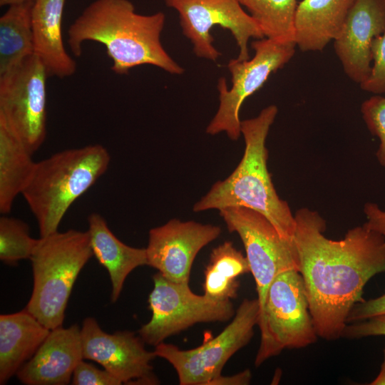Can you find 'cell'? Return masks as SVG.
Returning a JSON list of instances; mask_svg holds the SVG:
<instances>
[{
  "label": "cell",
  "mask_w": 385,
  "mask_h": 385,
  "mask_svg": "<svg viewBox=\"0 0 385 385\" xmlns=\"http://www.w3.org/2000/svg\"><path fill=\"white\" fill-rule=\"evenodd\" d=\"M294 219L293 242L316 332L324 339H337L354 306L364 300L366 283L385 273V237L364 223L342 240L329 239L326 221L306 207Z\"/></svg>",
  "instance_id": "cell-1"
},
{
  "label": "cell",
  "mask_w": 385,
  "mask_h": 385,
  "mask_svg": "<svg viewBox=\"0 0 385 385\" xmlns=\"http://www.w3.org/2000/svg\"><path fill=\"white\" fill-rule=\"evenodd\" d=\"M165 23L163 12L139 14L130 0H95L71 24L67 41L77 57L87 41L104 45L113 61L111 70L117 74L150 65L180 75L184 68L169 55L160 41Z\"/></svg>",
  "instance_id": "cell-2"
},
{
  "label": "cell",
  "mask_w": 385,
  "mask_h": 385,
  "mask_svg": "<svg viewBox=\"0 0 385 385\" xmlns=\"http://www.w3.org/2000/svg\"><path fill=\"white\" fill-rule=\"evenodd\" d=\"M277 113V107L270 105L256 117L241 121L245 148L240 163L226 179L212 186L194 205L193 211L247 207L264 215L283 239L292 242L294 215L277 195L267 168L266 139Z\"/></svg>",
  "instance_id": "cell-3"
},
{
  "label": "cell",
  "mask_w": 385,
  "mask_h": 385,
  "mask_svg": "<svg viewBox=\"0 0 385 385\" xmlns=\"http://www.w3.org/2000/svg\"><path fill=\"white\" fill-rule=\"evenodd\" d=\"M111 161L100 144L57 152L35 163L22 195L41 237L56 231L71 205L106 173Z\"/></svg>",
  "instance_id": "cell-4"
},
{
  "label": "cell",
  "mask_w": 385,
  "mask_h": 385,
  "mask_svg": "<svg viewBox=\"0 0 385 385\" xmlns=\"http://www.w3.org/2000/svg\"><path fill=\"white\" fill-rule=\"evenodd\" d=\"M93 255L88 231L41 237L30 258L34 285L25 309L50 330L61 327L73 284Z\"/></svg>",
  "instance_id": "cell-5"
},
{
  "label": "cell",
  "mask_w": 385,
  "mask_h": 385,
  "mask_svg": "<svg viewBox=\"0 0 385 385\" xmlns=\"http://www.w3.org/2000/svg\"><path fill=\"white\" fill-rule=\"evenodd\" d=\"M260 344L255 365L260 366L285 349L316 342V332L303 277L297 270L279 274L270 284L259 318Z\"/></svg>",
  "instance_id": "cell-6"
},
{
  "label": "cell",
  "mask_w": 385,
  "mask_h": 385,
  "mask_svg": "<svg viewBox=\"0 0 385 385\" xmlns=\"http://www.w3.org/2000/svg\"><path fill=\"white\" fill-rule=\"evenodd\" d=\"M294 41H279L267 38L252 43L254 56L247 60L231 59L227 68L231 74L232 86L225 78L217 82L219 106L206 128L209 135L225 133L232 140L241 134L240 108L247 98L262 87L271 73L287 63L295 53Z\"/></svg>",
  "instance_id": "cell-7"
},
{
  "label": "cell",
  "mask_w": 385,
  "mask_h": 385,
  "mask_svg": "<svg viewBox=\"0 0 385 385\" xmlns=\"http://www.w3.org/2000/svg\"><path fill=\"white\" fill-rule=\"evenodd\" d=\"M259 317L257 299H245L232 321L213 339L188 350L162 342L155 346L154 353L174 367L180 385H208L221 375L228 359L250 342Z\"/></svg>",
  "instance_id": "cell-8"
},
{
  "label": "cell",
  "mask_w": 385,
  "mask_h": 385,
  "mask_svg": "<svg viewBox=\"0 0 385 385\" xmlns=\"http://www.w3.org/2000/svg\"><path fill=\"white\" fill-rule=\"evenodd\" d=\"M154 287L148 297L150 320L138 330L149 345L163 341L200 322H226L235 314L230 300L217 301L193 293L188 283H177L159 272L153 276Z\"/></svg>",
  "instance_id": "cell-9"
},
{
  "label": "cell",
  "mask_w": 385,
  "mask_h": 385,
  "mask_svg": "<svg viewBox=\"0 0 385 385\" xmlns=\"http://www.w3.org/2000/svg\"><path fill=\"white\" fill-rule=\"evenodd\" d=\"M219 211L228 230L236 232L243 243L256 284L260 317L274 279L289 270L299 271L294 242L283 239L274 225L254 210L229 207Z\"/></svg>",
  "instance_id": "cell-10"
},
{
  "label": "cell",
  "mask_w": 385,
  "mask_h": 385,
  "mask_svg": "<svg viewBox=\"0 0 385 385\" xmlns=\"http://www.w3.org/2000/svg\"><path fill=\"white\" fill-rule=\"evenodd\" d=\"M47 78L34 54L0 76V120L33 153L46 136Z\"/></svg>",
  "instance_id": "cell-11"
},
{
  "label": "cell",
  "mask_w": 385,
  "mask_h": 385,
  "mask_svg": "<svg viewBox=\"0 0 385 385\" xmlns=\"http://www.w3.org/2000/svg\"><path fill=\"white\" fill-rule=\"evenodd\" d=\"M178 14L183 34L199 58L217 61L221 53L213 45L210 31L220 26L230 31L239 48L238 60H247L251 38L265 36L257 23L239 0H163Z\"/></svg>",
  "instance_id": "cell-12"
},
{
  "label": "cell",
  "mask_w": 385,
  "mask_h": 385,
  "mask_svg": "<svg viewBox=\"0 0 385 385\" xmlns=\"http://www.w3.org/2000/svg\"><path fill=\"white\" fill-rule=\"evenodd\" d=\"M83 359L96 361L122 384H157L150 361L154 351L145 349V342L130 331L105 332L93 317L83 322L81 329Z\"/></svg>",
  "instance_id": "cell-13"
},
{
  "label": "cell",
  "mask_w": 385,
  "mask_h": 385,
  "mask_svg": "<svg viewBox=\"0 0 385 385\" xmlns=\"http://www.w3.org/2000/svg\"><path fill=\"white\" fill-rule=\"evenodd\" d=\"M221 232L217 225L170 220L149 231L147 265L172 282L188 283L196 255Z\"/></svg>",
  "instance_id": "cell-14"
},
{
  "label": "cell",
  "mask_w": 385,
  "mask_h": 385,
  "mask_svg": "<svg viewBox=\"0 0 385 385\" xmlns=\"http://www.w3.org/2000/svg\"><path fill=\"white\" fill-rule=\"evenodd\" d=\"M385 31V0H356L334 48L344 73L359 85L369 76L371 43Z\"/></svg>",
  "instance_id": "cell-15"
},
{
  "label": "cell",
  "mask_w": 385,
  "mask_h": 385,
  "mask_svg": "<svg viewBox=\"0 0 385 385\" xmlns=\"http://www.w3.org/2000/svg\"><path fill=\"white\" fill-rule=\"evenodd\" d=\"M83 360L81 329L78 324L51 329L35 354L17 371L26 385H66Z\"/></svg>",
  "instance_id": "cell-16"
},
{
  "label": "cell",
  "mask_w": 385,
  "mask_h": 385,
  "mask_svg": "<svg viewBox=\"0 0 385 385\" xmlns=\"http://www.w3.org/2000/svg\"><path fill=\"white\" fill-rule=\"evenodd\" d=\"M66 0H34L31 13L34 54L43 65L48 77L73 75L76 63L66 52L62 36Z\"/></svg>",
  "instance_id": "cell-17"
},
{
  "label": "cell",
  "mask_w": 385,
  "mask_h": 385,
  "mask_svg": "<svg viewBox=\"0 0 385 385\" xmlns=\"http://www.w3.org/2000/svg\"><path fill=\"white\" fill-rule=\"evenodd\" d=\"M356 0H302L294 17V42L302 51H320L340 34Z\"/></svg>",
  "instance_id": "cell-18"
},
{
  "label": "cell",
  "mask_w": 385,
  "mask_h": 385,
  "mask_svg": "<svg viewBox=\"0 0 385 385\" xmlns=\"http://www.w3.org/2000/svg\"><path fill=\"white\" fill-rule=\"evenodd\" d=\"M51 330L26 309L0 316V384L36 352Z\"/></svg>",
  "instance_id": "cell-19"
},
{
  "label": "cell",
  "mask_w": 385,
  "mask_h": 385,
  "mask_svg": "<svg viewBox=\"0 0 385 385\" xmlns=\"http://www.w3.org/2000/svg\"><path fill=\"white\" fill-rule=\"evenodd\" d=\"M88 225L93 255L108 270L111 282V299L115 302L128 275L138 267L147 265L145 248H136L122 242L97 212L88 216Z\"/></svg>",
  "instance_id": "cell-20"
},
{
  "label": "cell",
  "mask_w": 385,
  "mask_h": 385,
  "mask_svg": "<svg viewBox=\"0 0 385 385\" xmlns=\"http://www.w3.org/2000/svg\"><path fill=\"white\" fill-rule=\"evenodd\" d=\"M34 153L0 120V212H10L35 166Z\"/></svg>",
  "instance_id": "cell-21"
},
{
  "label": "cell",
  "mask_w": 385,
  "mask_h": 385,
  "mask_svg": "<svg viewBox=\"0 0 385 385\" xmlns=\"http://www.w3.org/2000/svg\"><path fill=\"white\" fill-rule=\"evenodd\" d=\"M34 0L9 6L0 18V76L34 54L31 13Z\"/></svg>",
  "instance_id": "cell-22"
},
{
  "label": "cell",
  "mask_w": 385,
  "mask_h": 385,
  "mask_svg": "<svg viewBox=\"0 0 385 385\" xmlns=\"http://www.w3.org/2000/svg\"><path fill=\"white\" fill-rule=\"evenodd\" d=\"M250 272L246 256L230 241L214 248L205 270L204 294L214 300L225 301L237 297L238 277Z\"/></svg>",
  "instance_id": "cell-23"
},
{
  "label": "cell",
  "mask_w": 385,
  "mask_h": 385,
  "mask_svg": "<svg viewBox=\"0 0 385 385\" xmlns=\"http://www.w3.org/2000/svg\"><path fill=\"white\" fill-rule=\"evenodd\" d=\"M257 23L265 38L294 41L297 0H239Z\"/></svg>",
  "instance_id": "cell-24"
},
{
  "label": "cell",
  "mask_w": 385,
  "mask_h": 385,
  "mask_svg": "<svg viewBox=\"0 0 385 385\" xmlns=\"http://www.w3.org/2000/svg\"><path fill=\"white\" fill-rule=\"evenodd\" d=\"M39 239L29 234V227L21 220L3 215L0 217V260L9 265L30 259Z\"/></svg>",
  "instance_id": "cell-25"
},
{
  "label": "cell",
  "mask_w": 385,
  "mask_h": 385,
  "mask_svg": "<svg viewBox=\"0 0 385 385\" xmlns=\"http://www.w3.org/2000/svg\"><path fill=\"white\" fill-rule=\"evenodd\" d=\"M361 112L369 131L379 140L376 156L379 164L385 168V97L374 95L365 100Z\"/></svg>",
  "instance_id": "cell-26"
},
{
  "label": "cell",
  "mask_w": 385,
  "mask_h": 385,
  "mask_svg": "<svg viewBox=\"0 0 385 385\" xmlns=\"http://www.w3.org/2000/svg\"><path fill=\"white\" fill-rule=\"evenodd\" d=\"M373 65L369 77L360 84L361 88L374 95L385 93V31L371 43Z\"/></svg>",
  "instance_id": "cell-27"
},
{
  "label": "cell",
  "mask_w": 385,
  "mask_h": 385,
  "mask_svg": "<svg viewBox=\"0 0 385 385\" xmlns=\"http://www.w3.org/2000/svg\"><path fill=\"white\" fill-rule=\"evenodd\" d=\"M71 384L73 385H120L122 383L111 373L101 370L82 360L75 369Z\"/></svg>",
  "instance_id": "cell-28"
},
{
  "label": "cell",
  "mask_w": 385,
  "mask_h": 385,
  "mask_svg": "<svg viewBox=\"0 0 385 385\" xmlns=\"http://www.w3.org/2000/svg\"><path fill=\"white\" fill-rule=\"evenodd\" d=\"M385 336V314L346 324L341 337L361 339L367 337Z\"/></svg>",
  "instance_id": "cell-29"
},
{
  "label": "cell",
  "mask_w": 385,
  "mask_h": 385,
  "mask_svg": "<svg viewBox=\"0 0 385 385\" xmlns=\"http://www.w3.org/2000/svg\"><path fill=\"white\" fill-rule=\"evenodd\" d=\"M381 314H385V292L376 298L356 304L348 315L347 324Z\"/></svg>",
  "instance_id": "cell-30"
},
{
  "label": "cell",
  "mask_w": 385,
  "mask_h": 385,
  "mask_svg": "<svg viewBox=\"0 0 385 385\" xmlns=\"http://www.w3.org/2000/svg\"><path fill=\"white\" fill-rule=\"evenodd\" d=\"M364 212L367 220L366 226L385 237V210H381L376 203L366 202Z\"/></svg>",
  "instance_id": "cell-31"
},
{
  "label": "cell",
  "mask_w": 385,
  "mask_h": 385,
  "mask_svg": "<svg viewBox=\"0 0 385 385\" xmlns=\"http://www.w3.org/2000/svg\"><path fill=\"white\" fill-rule=\"evenodd\" d=\"M252 374L249 369L232 376L220 375L212 380L208 385H246L249 384L251 380Z\"/></svg>",
  "instance_id": "cell-32"
},
{
  "label": "cell",
  "mask_w": 385,
  "mask_h": 385,
  "mask_svg": "<svg viewBox=\"0 0 385 385\" xmlns=\"http://www.w3.org/2000/svg\"><path fill=\"white\" fill-rule=\"evenodd\" d=\"M370 385H385V349H384V360L377 376L369 383Z\"/></svg>",
  "instance_id": "cell-33"
},
{
  "label": "cell",
  "mask_w": 385,
  "mask_h": 385,
  "mask_svg": "<svg viewBox=\"0 0 385 385\" xmlns=\"http://www.w3.org/2000/svg\"><path fill=\"white\" fill-rule=\"evenodd\" d=\"M25 0H0V6H11L24 1Z\"/></svg>",
  "instance_id": "cell-34"
}]
</instances>
